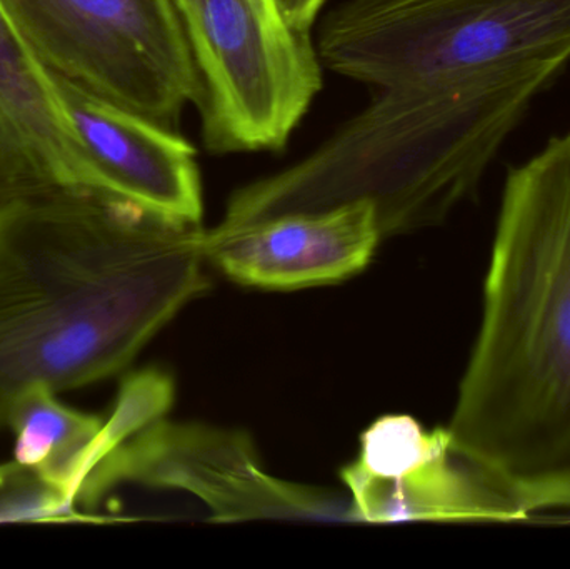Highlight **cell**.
Returning a JSON list of instances; mask_svg holds the SVG:
<instances>
[{"mask_svg":"<svg viewBox=\"0 0 570 569\" xmlns=\"http://www.w3.org/2000/svg\"><path fill=\"white\" fill-rule=\"evenodd\" d=\"M332 72L375 89L524 82L570 62V0H348L317 42Z\"/></svg>","mask_w":570,"mask_h":569,"instance_id":"277c9868","label":"cell"},{"mask_svg":"<svg viewBox=\"0 0 570 569\" xmlns=\"http://www.w3.org/2000/svg\"><path fill=\"white\" fill-rule=\"evenodd\" d=\"M377 90L314 153L237 190L217 227L358 203L374 207L382 237L435 226L478 189L539 94L512 82Z\"/></svg>","mask_w":570,"mask_h":569,"instance_id":"3957f363","label":"cell"},{"mask_svg":"<svg viewBox=\"0 0 570 569\" xmlns=\"http://www.w3.org/2000/svg\"><path fill=\"white\" fill-rule=\"evenodd\" d=\"M52 77L104 190L174 219L200 224L203 186L196 149L177 130Z\"/></svg>","mask_w":570,"mask_h":569,"instance_id":"30bf717a","label":"cell"},{"mask_svg":"<svg viewBox=\"0 0 570 569\" xmlns=\"http://www.w3.org/2000/svg\"><path fill=\"white\" fill-rule=\"evenodd\" d=\"M525 521L549 511H570V464L534 478H511Z\"/></svg>","mask_w":570,"mask_h":569,"instance_id":"5bb4252c","label":"cell"},{"mask_svg":"<svg viewBox=\"0 0 570 569\" xmlns=\"http://www.w3.org/2000/svg\"><path fill=\"white\" fill-rule=\"evenodd\" d=\"M204 233L104 190L0 204V428L27 391L129 366L206 290Z\"/></svg>","mask_w":570,"mask_h":569,"instance_id":"6da1fadb","label":"cell"},{"mask_svg":"<svg viewBox=\"0 0 570 569\" xmlns=\"http://www.w3.org/2000/svg\"><path fill=\"white\" fill-rule=\"evenodd\" d=\"M122 483L190 494L219 523L354 521L351 500L271 474L243 431L163 416L142 424L100 460L87 483L83 507H94Z\"/></svg>","mask_w":570,"mask_h":569,"instance_id":"52a82bcc","label":"cell"},{"mask_svg":"<svg viewBox=\"0 0 570 569\" xmlns=\"http://www.w3.org/2000/svg\"><path fill=\"white\" fill-rule=\"evenodd\" d=\"M341 478L354 521H525L511 477L462 457L448 430L428 431L405 414L372 423Z\"/></svg>","mask_w":570,"mask_h":569,"instance_id":"ba28073f","label":"cell"},{"mask_svg":"<svg viewBox=\"0 0 570 569\" xmlns=\"http://www.w3.org/2000/svg\"><path fill=\"white\" fill-rule=\"evenodd\" d=\"M445 430L505 477L570 464V133L505 179L481 331Z\"/></svg>","mask_w":570,"mask_h":569,"instance_id":"7a4b0ae2","label":"cell"},{"mask_svg":"<svg viewBox=\"0 0 570 569\" xmlns=\"http://www.w3.org/2000/svg\"><path fill=\"white\" fill-rule=\"evenodd\" d=\"M7 428L16 434V460L82 504L97 464L136 423L120 408L102 420L66 406L52 391L32 390L10 408Z\"/></svg>","mask_w":570,"mask_h":569,"instance_id":"7c38bea8","label":"cell"},{"mask_svg":"<svg viewBox=\"0 0 570 569\" xmlns=\"http://www.w3.org/2000/svg\"><path fill=\"white\" fill-rule=\"evenodd\" d=\"M382 241L371 204L285 214L234 229L204 233L214 266L244 286L302 290L361 273Z\"/></svg>","mask_w":570,"mask_h":569,"instance_id":"9c48e42d","label":"cell"},{"mask_svg":"<svg viewBox=\"0 0 570 569\" xmlns=\"http://www.w3.org/2000/svg\"><path fill=\"white\" fill-rule=\"evenodd\" d=\"M73 507L76 503L62 490L32 468L17 460L0 467V523L80 517Z\"/></svg>","mask_w":570,"mask_h":569,"instance_id":"4fadbf2b","label":"cell"},{"mask_svg":"<svg viewBox=\"0 0 570 569\" xmlns=\"http://www.w3.org/2000/svg\"><path fill=\"white\" fill-rule=\"evenodd\" d=\"M40 66L167 129L203 84L174 0H0Z\"/></svg>","mask_w":570,"mask_h":569,"instance_id":"5b68a950","label":"cell"},{"mask_svg":"<svg viewBox=\"0 0 570 569\" xmlns=\"http://www.w3.org/2000/svg\"><path fill=\"white\" fill-rule=\"evenodd\" d=\"M90 190L104 189L53 77L0 7V204Z\"/></svg>","mask_w":570,"mask_h":569,"instance_id":"8fae6325","label":"cell"},{"mask_svg":"<svg viewBox=\"0 0 570 569\" xmlns=\"http://www.w3.org/2000/svg\"><path fill=\"white\" fill-rule=\"evenodd\" d=\"M285 20L302 32H311L315 17L321 12L325 0H276Z\"/></svg>","mask_w":570,"mask_h":569,"instance_id":"9a60e30c","label":"cell"},{"mask_svg":"<svg viewBox=\"0 0 570 569\" xmlns=\"http://www.w3.org/2000/svg\"><path fill=\"white\" fill-rule=\"evenodd\" d=\"M203 84L209 153L277 150L322 87L311 32L276 0H174Z\"/></svg>","mask_w":570,"mask_h":569,"instance_id":"8992f818","label":"cell"}]
</instances>
